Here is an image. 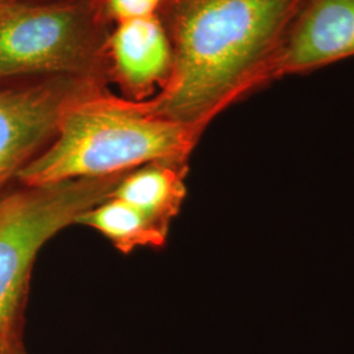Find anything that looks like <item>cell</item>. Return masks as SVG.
I'll list each match as a JSON object with an SVG mask.
<instances>
[{
  "instance_id": "1",
  "label": "cell",
  "mask_w": 354,
  "mask_h": 354,
  "mask_svg": "<svg viewBox=\"0 0 354 354\" xmlns=\"http://www.w3.org/2000/svg\"><path fill=\"white\" fill-rule=\"evenodd\" d=\"M306 0H165L159 16L172 67L143 113L206 130L216 115L276 82L279 53Z\"/></svg>"
},
{
  "instance_id": "2",
  "label": "cell",
  "mask_w": 354,
  "mask_h": 354,
  "mask_svg": "<svg viewBox=\"0 0 354 354\" xmlns=\"http://www.w3.org/2000/svg\"><path fill=\"white\" fill-rule=\"evenodd\" d=\"M203 133L136 109L104 89L64 113L50 143L26 165V187L112 176L152 162L188 163Z\"/></svg>"
},
{
  "instance_id": "3",
  "label": "cell",
  "mask_w": 354,
  "mask_h": 354,
  "mask_svg": "<svg viewBox=\"0 0 354 354\" xmlns=\"http://www.w3.org/2000/svg\"><path fill=\"white\" fill-rule=\"evenodd\" d=\"M108 24L102 0L3 1L0 82L57 75L106 82Z\"/></svg>"
},
{
  "instance_id": "4",
  "label": "cell",
  "mask_w": 354,
  "mask_h": 354,
  "mask_svg": "<svg viewBox=\"0 0 354 354\" xmlns=\"http://www.w3.org/2000/svg\"><path fill=\"white\" fill-rule=\"evenodd\" d=\"M125 174L0 193V336L23 342L30 273L42 247L109 198Z\"/></svg>"
},
{
  "instance_id": "5",
  "label": "cell",
  "mask_w": 354,
  "mask_h": 354,
  "mask_svg": "<svg viewBox=\"0 0 354 354\" xmlns=\"http://www.w3.org/2000/svg\"><path fill=\"white\" fill-rule=\"evenodd\" d=\"M83 76L32 77L0 87V193L54 138L64 113L105 88Z\"/></svg>"
},
{
  "instance_id": "6",
  "label": "cell",
  "mask_w": 354,
  "mask_h": 354,
  "mask_svg": "<svg viewBox=\"0 0 354 354\" xmlns=\"http://www.w3.org/2000/svg\"><path fill=\"white\" fill-rule=\"evenodd\" d=\"M354 55V0H306L279 53L274 80Z\"/></svg>"
},
{
  "instance_id": "7",
  "label": "cell",
  "mask_w": 354,
  "mask_h": 354,
  "mask_svg": "<svg viewBox=\"0 0 354 354\" xmlns=\"http://www.w3.org/2000/svg\"><path fill=\"white\" fill-rule=\"evenodd\" d=\"M109 77L131 102H143L162 88L172 67V48L159 15L114 24L106 42Z\"/></svg>"
},
{
  "instance_id": "8",
  "label": "cell",
  "mask_w": 354,
  "mask_h": 354,
  "mask_svg": "<svg viewBox=\"0 0 354 354\" xmlns=\"http://www.w3.org/2000/svg\"><path fill=\"white\" fill-rule=\"evenodd\" d=\"M188 163L152 162L127 172L113 190L114 198L133 205L169 230L187 197Z\"/></svg>"
},
{
  "instance_id": "9",
  "label": "cell",
  "mask_w": 354,
  "mask_h": 354,
  "mask_svg": "<svg viewBox=\"0 0 354 354\" xmlns=\"http://www.w3.org/2000/svg\"><path fill=\"white\" fill-rule=\"evenodd\" d=\"M76 223L99 231L125 254L140 247L162 248L169 231L133 205L114 197L89 209Z\"/></svg>"
},
{
  "instance_id": "10",
  "label": "cell",
  "mask_w": 354,
  "mask_h": 354,
  "mask_svg": "<svg viewBox=\"0 0 354 354\" xmlns=\"http://www.w3.org/2000/svg\"><path fill=\"white\" fill-rule=\"evenodd\" d=\"M165 0H102L106 20L113 24L159 15Z\"/></svg>"
},
{
  "instance_id": "11",
  "label": "cell",
  "mask_w": 354,
  "mask_h": 354,
  "mask_svg": "<svg viewBox=\"0 0 354 354\" xmlns=\"http://www.w3.org/2000/svg\"><path fill=\"white\" fill-rule=\"evenodd\" d=\"M0 354H28L23 342L10 340L0 336Z\"/></svg>"
},
{
  "instance_id": "12",
  "label": "cell",
  "mask_w": 354,
  "mask_h": 354,
  "mask_svg": "<svg viewBox=\"0 0 354 354\" xmlns=\"http://www.w3.org/2000/svg\"><path fill=\"white\" fill-rule=\"evenodd\" d=\"M3 1H7V0H0V6L3 4Z\"/></svg>"
},
{
  "instance_id": "13",
  "label": "cell",
  "mask_w": 354,
  "mask_h": 354,
  "mask_svg": "<svg viewBox=\"0 0 354 354\" xmlns=\"http://www.w3.org/2000/svg\"><path fill=\"white\" fill-rule=\"evenodd\" d=\"M10 1H21V0H10Z\"/></svg>"
}]
</instances>
